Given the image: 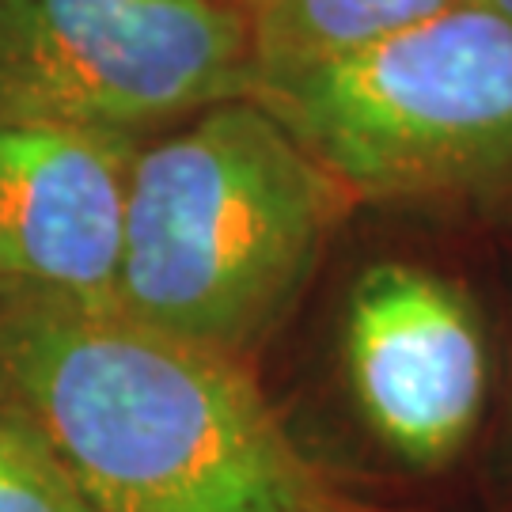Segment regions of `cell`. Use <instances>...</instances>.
Listing matches in <instances>:
<instances>
[{"instance_id":"obj_1","label":"cell","mask_w":512,"mask_h":512,"mask_svg":"<svg viewBox=\"0 0 512 512\" xmlns=\"http://www.w3.org/2000/svg\"><path fill=\"white\" fill-rule=\"evenodd\" d=\"M0 391L92 512H338L239 357L118 308L0 304Z\"/></svg>"},{"instance_id":"obj_2","label":"cell","mask_w":512,"mask_h":512,"mask_svg":"<svg viewBox=\"0 0 512 512\" xmlns=\"http://www.w3.org/2000/svg\"><path fill=\"white\" fill-rule=\"evenodd\" d=\"M338 183L262 99H228L129 171L114 308L220 353L289 315L319 262Z\"/></svg>"},{"instance_id":"obj_3","label":"cell","mask_w":512,"mask_h":512,"mask_svg":"<svg viewBox=\"0 0 512 512\" xmlns=\"http://www.w3.org/2000/svg\"><path fill=\"white\" fill-rule=\"evenodd\" d=\"M255 99L338 186L376 198L512 190V16L482 0H456Z\"/></svg>"},{"instance_id":"obj_4","label":"cell","mask_w":512,"mask_h":512,"mask_svg":"<svg viewBox=\"0 0 512 512\" xmlns=\"http://www.w3.org/2000/svg\"><path fill=\"white\" fill-rule=\"evenodd\" d=\"M255 84L232 0H0V126L141 141Z\"/></svg>"},{"instance_id":"obj_5","label":"cell","mask_w":512,"mask_h":512,"mask_svg":"<svg viewBox=\"0 0 512 512\" xmlns=\"http://www.w3.org/2000/svg\"><path fill=\"white\" fill-rule=\"evenodd\" d=\"M353 403L368 433L414 471H440L486 406V338L452 281L410 262L357 277L342 323Z\"/></svg>"},{"instance_id":"obj_6","label":"cell","mask_w":512,"mask_h":512,"mask_svg":"<svg viewBox=\"0 0 512 512\" xmlns=\"http://www.w3.org/2000/svg\"><path fill=\"white\" fill-rule=\"evenodd\" d=\"M137 137L0 126V304L114 308Z\"/></svg>"},{"instance_id":"obj_7","label":"cell","mask_w":512,"mask_h":512,"mask_svg":"<svg viewBox=\"0 0 512 512\" xmlns=\"http://www.w3.org/2000/svg\"><path fill=\"white\" fill-rule=\"evenodd\" d=\"M448 4L456 0H255V92L376 46Z\"/></svg>"},{"instance_id":"obj_8","label":"cell","mask_w":512,"mask_h":512,"mask_svg":"<svg viewBox=\"0 0 512 512\" xmlns=\"http://www.w3.org/2000/svg\"><path fill=\"white\" fill-rule=\"evenodd\" d=\"M0 512H92L31 421L0 391Z\"/></svg>"},{"instance_id":"obj_9","label":"cell","mask_w":512,"mask_h":512,"mask_svg":"<svg viewBox=\"0 0 512 512\" xmlns=\"http://www.w3.org/2000/svg\"><path fill=\"white\" fill-rule=\"evenodd\" d=\"M482 4H490V8H497V12L512 16V0H482Z\"/></svg>"}]
</instances>
